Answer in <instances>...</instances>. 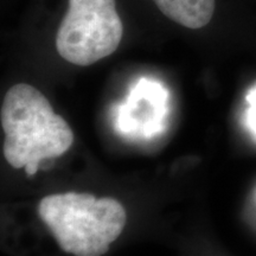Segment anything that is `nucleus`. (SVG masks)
I'll return each mask as SVG.
<instances>
[{"label": "nucleus", "instance_id": "nucleus-1", "mask_svg": "<svg viewBox=\"0 0 256 256\" xmlns=\"http://www.w3.org/2000/svg\"><path fill=\"white\" fill-rule=\"evenodd\" d=\"M0 119L6 162L14 168H25L28 176L36 174L42 160L63 156L74 142L69 124L54 112L46 96L26 83L8 89Z\"/></svg>", "mask_w": 256, "mask_h": 256}, {"label": "nucleus", "instance_id": "nucleus-2", "mask_svg": "<svg viewBox=\"0 0 256 256\" xmlns=\"http://www.w3.org/2000/svg\"><path fill=\"white\" fill-rule=\"evenodd\" d=\"M40 220L63 252L75 256H102L121 235L127 222L122 204L90 194H54L38 206Z\"/></svg>", "mask_w": 256, "mask_h": 256}, {"label": "nucleus", "instance_id": "nucleus-3", "mask_svg": "<svg viewBox=\"0 0 256 256\" xmlns=\"http://www.w3.org/2000/svg\"><path fill=\"white\" fill-rule=\"evenodd\" d=\"M124 26L115 0H69L56 49L66 62L92 66L119 48Z\"/></svg>", "mask_w": 256, "mask_h": 256}, {"label": "nucleus", "instance_id": "nucleus-4", "mask_svg": "<svg viewBox=\"0 0 256 256\" xmlns=\"http://www.w3.org/2000/svg\"><path fill=\"white\" fill-rule=\"evenodd\" d=\"M162 14L188 28L209 24L215 12V0H153Z\"/></svg>", "mask_w": 256, "mask_h": 256}]
</instances>
